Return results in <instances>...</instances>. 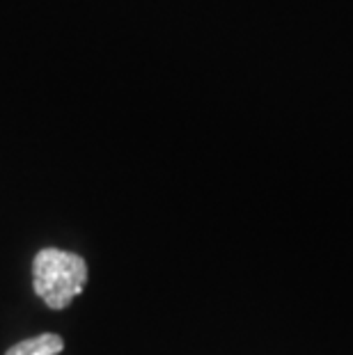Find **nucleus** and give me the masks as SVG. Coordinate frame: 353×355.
Masks as SVG:
<instances>
[{"instance_id": "f257e3e1", "label": "nucleus", "mask_w": 353, "mask_h": 355, "mask_svg": "<svg viewBox=\"0 0 353 355\" xmlns=\"http://www.w3.org/2000/svg\"><path fill=\"white\" fill-rule=\"evenodd\" d=\"M87 284V263L80 254L44 248L33 259V289L49 309H67Z\"/></svg>"}, {"instance_id": "f03ea898", "label": "nucleus", "mask_w": 353, "mask_h": 355, "mask_svg": "<svg viewBox=\"0 0 353 355\" xmlns=\"http://www.w3.org/2000/svg\"><path fill=\"white\" fill-rule=\"evenodd\" d=\"M64 349L62 337L55 332H44V335L28 337L24 342H17L5 355H60Z\"/></svg>"}]
</instances>
